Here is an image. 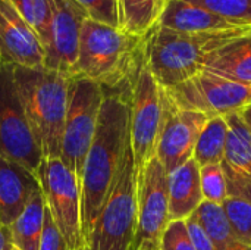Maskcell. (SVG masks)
Segmentation results:
<instances>
[{"label":"cell","mask_w":251,"mask_h":250,"mask_svg":"<svg viewBox=\"0 0 251 250\" xmlns=\"http://www.w3.org/2000/svg\"><path fill=\"white\" fill-rule=\"evenodd\" d=\"M191 217L204 228L218 250H251L232 230L222 206L203 202Z\"/></svg>","instance_id":"obj_21"},{"label":"cell","mask_w":251,"mask_h":250,"mask_svg":"<svg viewBox=\"0 0 251 250\" xmlns=\"http://www.w3.org/2000/svg\"><path fill=\"white\" fill-rule=\"evenodd\" d=\"M169 222V175L157 156H154L137 178L134 250H157Z\"/></svg>","instance_id":"obj_11"},{"label":"cell","mask_w":251,"mask_h":250,"mask_svg":"<svg viewBox=\"0 0 251 250\" xmlns=\"http://www.w3.org/2000/svg\"><path fill=\"white\" fill-rule=\"evenodd\" d=\"M241 112H243L244 118L247 119V122L250 124V127H251V109L250 108H247V109H244V111H241Z\"/></svg>","instance_id":"obj_33"},{"label":"cell","mask_w":251,"mask_h":250,"mask_svg":"<svg viewBox=\"0 0 251 250\" xmlns=\"http://www.w3.org/2000/svg\"><path fill=\"white\" fill-rule=\"evenodd\" d=\"M135 233L137 177L129 140L85 250H134Z\"/></svg>","instance_id":"obj_5"},{"label":"cell","mask_w":251,"mask_h":250,"mask_svg":"<svg viewBox=\"0 0 251 250\" xmlns=\"http://www.w3.org/2000/svg\"><path fill=\"white\" fill-rule=\"evenodd\" d=\"M209 119L206 113L179 108L163 88V119L156 156L168 175L193 158L197 140Z\"/></svg>","instance_id":"obj_12"},{"label":"cell","mask_w":251,"mask_h":250,"mask_svg":"<svg viewBox=\"0 0 251 250\" xmlns=\"http://www.w3.org/2000/svg\"><path fill=\"white\" fill-rule=\"evenodd\" d=\"M162 119L163 88L144 63L132 84L131 93L129 137L137 178L157 153Z\"/></svg>","instance_id":"obj_8"},{"label":"cell","mask_w":251,"mask_h":250,"mask_svg":"<svg viewBox=\"0 0 251 250\" xmlns=\"http://www.w3.org/2000/svg\"><path fill=\"white\" fill-rule=\"evenodd\" d=\"M203 9H207L228 22L251 28V0H185Z\"/></svg>","instance_id":"obj_25"},{"label":"cell","mask_w":251,"mask_h":250,"mask_svg":"<svg viewBox=\"0 0 251 250\" xmlns=\"http://www.w3.org/2000/svg\"><path fill=\"white\" fill-rule=\"evenodd\" d=\"M250 29L182 32L157 24L146 35L144 63L157 84L171 90L204 71L212 52Z\"/></svg>","instance_id":"obj_2"},{"label":"cell","mask_w":251,"mask_h":250,"mask_svg":"<svg viewBox=\"0 0 251 250\" xmlns=\"http://www.w3.org/2000/svg\"><path fill=\"white\" fill-rule=\"evenodd\" d=\"M50 38L44 50V68L74 75L87 13L74 0H51Z\"/></svg>","instance_id":"obj_13"},{"label":"cell","mask_w":251,"mask_h":250,"mask_svg":"<svg viewBox=\"0 0 251 250\" xmlns=\"http://www.w3.org/2000/svg\"><path fill=\"white\" fill-rule=\"evenodd\" d=\"M200 186L204 202L222 206L229 196L226 175L222 164L200 167Z\"/></svg>","instance_id":"obj_26"},{"label":"cell","mask_w":251,"mask_h":250,"mask_svg":"<svg viewBox=\"0 0 251 250\" xmlns=\"http://www.w3.org/2000/svg\"><path fill=\"white\" fill-rule=\"evenodd\" d=\"M203 202L200 167L191 158L169 174V220H188Z\"/></svg>","instance_id":"obj_18"},{"label":"cell","mask_w":251,"mask_h":250,"mask_svg":"<svg viewBox=\"0 0 251 250\" xmlns=\"http://www.w3.org/2000/svg\"><path fill=\"white\" fill-rule=\"evenodd\" d=\"M37 177L46 208L68 249L85 250L81 222V186L76 175L59 158H43Z\"/></svg>","instance_id":"obj_7"},{"label":"cell","mask_w":251,"mask_h":250,"mask_svg":"<svg viewBox=\"0 0 251 250\" xmlns=\"http://www.w3.org/2000/svg\"><path fill=\"white\" fill-rule=\"evenodd\" d=\"M228 134L229 125L225 116H215L209 119L197 140L193 153V159L199 167L222 164L226 150Z\"/></svg>","instance_id":"obj_23"},{"label":"cell","mask_w":251,"mask_h":250,"mask_svg":"<svg viewBox=\"0 0 251 250\" xmlns=\"http://www.w3.org/2000/svg\"><path fill=\"white\" fill-rule=\"evenodd\" d=\"M187 227L191 236V240L194 243L196 250H218L213 240L209 237V234L204 231V228L196 221V218L190 217L187 220Z\"/></svg>","instance_id":"obj_31"},{"label":"cell","mask_w":251,"mask_h":250,"mask_svg":"<svg viewBox=\"0 0 251 250\" xmlns=\"http://www.w3.org/2000/svg\"><path fill=\"white\" fill-rule=\"evenodd\" d=\"M74 1L87 13L88 19L119 28L118 0H74Z\"/></svg>","instance_id":"obj_28"},{"label":"cell","mask_w":251,"mask_h":250,"mask_svg":"<svg viewBox=\"0 0 251 250\" xmlns=\"http://www.w3.org/2000/svg\"><path fill=\"white\" fill-rule=\"evenodd\" d=\"M222 208L237 236L251 246V202L240 196H228Z\"/></svg>","instance_id":"obj_27"},{"label":"cell","mask_w":251,"mask_h":250,"mask_svg":"<svg viewBox=\"0 0 251 250\" xmlns=\"http://www.w3.org/2000/svg\"><path fill=\"white\" fill-rule=\"evenodd\" d=\"M165 4L166 0H118L119 29L137 37H146L157 25Z\"/></svg>","instance_id":"obj_22"},{"label":"cell","mask_w":251,"mask_h":250,"mask_svg":"<svg viewBox=\"0 0 251 250\" xmlns=\"http://www.w3.org/2000/svg\"><path fill=\"white\" fill-rule=\"evenodd\" d=\"M37 190H40L37 174L10 159L0 158V225L9 228Z\"/></svg>","instance_id":"obj_16"},{"label":"cell","mask_w":251,"mask_h":250,"mask_svg":"<svg viewBox=\"0 0 251 250\" xmlns=\"http://www.w3.org/2000/svg\"><path fill=\"white\" fill-rule=\"evenodd\" d=\"M157 24L182 32H219L243 28L185 0H166Z\"/></svg>","instance_id":"obj_17"},{"label":"cell","mask_w":251,"mask_h":250,"mask_svg":"<svg viewBox=\"0 0 251 250\" xmlns=\"http://www.w3.org/2000/svg\"><path fill=\"white\" fill-rule=\"evenodd\" d=\"M204 71L251 84V29L212 52Z\"/></svg>","instance_id":"obj_19"},{"label":"cell","mask_w":251,"mask_h":250,"mask_svg":"<svg viewBox=\"0 0 251 250\" xmlns=\"http://www.w3.org/2000/svg\"><path fill=\"white\" fill-rule=\"evenodd\" d=\"M250 109H251V106H250Z\"/></svg>","instance_id":"obj_35"},{"label":"cell","mask_w":251,"mask_h":250,"mask_svg":"<svg viewBox=\"0 0 251 250\" xmlns=\"http://www.w3.org/2000/svg\"><path fill=\"white\" fill-rule=\"evenodd\" d=\"M46 215L41 189L34 193L26 208L7 228L9 239L16 250H38Z\"/></svg>","instance_id":"obj_20"},{"label":"cell","mask_w":251,"mask_h":250,"mask_svg":"<svg viewBox=\"0 0 251 250\" xmlns=\"http://www.w3.org/2000/svg\"><path fill=\"white\" fill-rule=\"evenodd\" d=\"M132 84L116 90L104 88L96 134L81 178V222L85 248L131 140Z\"/></svg>","instance_id":"obj_1"},{"label":"cell","mask_w":251,"mask_h":250,"mask_svg":"<svg viewBox=\"0 0 251 250\" xmlns=\"http://www.w3.org/2000/svg\"><path fill=\"white\" fill-rule=\"evenodd\" d=\"M0 227H1V225H0Z\"/></svg>","instance_id":"obj_36"},{"label":"cell","mask_w":251,"mask_h":250,"mask_svg":"<svg viewBox=\"0 0 251 250\" xmlns=\"http://www.w3.org/2000/svg\"><path fill=\"white\" fill-rule=\"evenodd\" d=\"M7 228L6 227H0V250H4V245H6V240H7Z\"/></svg>","instance_id":"obj_32"},{"label":"cell","mask_w":251,"mask_h":250,"mask_svg":"<svg viewBox=\"0 0 251 250\" xmlns=\"http://www.w3.org/2000/svg\"><path fill=\"white\" fill-rule=\"evenodd\" d=\"M182 109L199 111L209 118L226 116L251 106V84L201 71L188 81L165 90Z\"/></svg>","instance_id":"obj_10"},{"label":"cell","mask_w":251,"mask_h":250,"mask_svg":"<svg viewBox=\"0 0 251 250\" xmlns=\"http://www.w3.org/2000/svg\"><path fill=\"white\" fill-rule=\"evenodd\" d=\"M229 125L222 167L226 175L229 196L251 202V127L243 112L226 115Z\"/></svg>","instance_id":"obj_15"},{"label":"cell","mask_w":251,"mask_h":250,"mask_svg":"<svg viewBox=\"0 0 251 250\" xmlns=\"http://www.w3.org/2000/svg\"><path fill=\"white\" fill-rule=\"evenodd\" d=\"M144 50L146 37L87 19L81 32L75 74L107 90L131 85L144 65Z\"/></svg>","instance_id":"obj_3"},{"label":"cell","mask_w":251,"mask_h":250,"mask_svg":"<svg viewBox=\"0 0 251 250\" xmlns=\"http://www.w3.org/2000/svg\"><path fill=\"white\" fill-rule=\"evenodd\" d=\"M4 250H16V248L12 245V242L9 239V234H7V240H6V245H4Z\"/></svg>","instance_id":"obj_34"},{"label":"cell","mask_w":251,"mask_h":250,"mask_svg":"<svg viewBox=\"0 0 251 250\" xmlns=\"http://www.w3.org/2000/svg\"><path fill=\"white\" fill-rule=\"evenodd\" d=\"M104 88L82 75H71L68 111L63 127L60 161L76 175L79 186L85 159L93 143Z\"/></svg>","instance_id":"obj_6"},{"label":"cell","mask_w":251,"mask_h":250,"mask_svg":"<svg viewBox=\"0 0 251 250\" xmlns=\"http://www.w3.org/2000/svg\"><path fill=\"white\" fill-rule=\"evenodd\" d=\"M0 60L13 66L43 68V46L12 0H0Z\"/></svg>","instance_id":"obj_14"},{"label":"cell","mask_w":251,"mask_h":250,"mask_svg":"<svg viewBox=\"0 0 251 250\" xmlns=\"http://www.w3.org/2000/svg\"><path fill=\"white\" fill-rule=\"evenodd\" d=\"M157 250H196L187 227V220L169 222L160 237Z\"/></svg>","instance_id":"obj_29"},{"label":"cell","mask_w":251,"mask_h":250,"mask_svg":"<svg viewBox=\"0 0 251 250\" xmlns=\"http://www.w3.org/2000/svg\"><path fill=\"white\" fill-rule=\"evenodd\" d=\"M0 158L10 159L37 174L41 149L18 97L13 66L0 60Z\"/></svg>","instance_id":"obj_9"},{"label":"cell","mask_w":251,"mask_h":250,"mask_svg":"<svg viewBox=\"0 0 251 250\" xmlns=\"http://www.w3.org/2000/svg\"><path fill=\"white\" fill-rule=\"evenodd\" d=\"M25 22L38 37L43 50H46L50 38V25H51V0H12Z\"/></svg>","instance_id":"obj_24"},{"label":"cell","mask_w":251,"mask_h":250,"mask_svg":"<svg viewBox=\"0 0 251 250\" xmlns=\"http://www.w3.org/2000/svg\"><path fill=\"white\" fill-rule=\"evenodd\" d=\"M38 250H69L63 236L60 234L59 228L56 227L47 208H46L44 227H43V234H41Z\"/></svg>","instance_id":"obj_30"},{"label":"cell","mask_w":251,"mask_h":250,"mask_svg":"<svg viewBox=\"0 0 251 250\" xmlns=\"http://www.w3.org/2000/svg\"><path fill=\"white\" fill-rule=\"evenodd\" d=\"M13 78L43 158H60L71 75L44 66H13Z\"/></svg>","instance_id":"obj_4"}]
</instances>
